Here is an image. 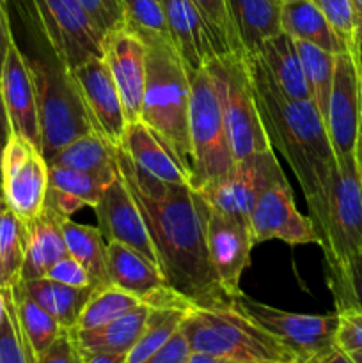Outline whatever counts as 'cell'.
Here are the masks:
<instances>
[{
	"label": "cell",
	"instance_id": "42",
	"mask_svg": "<svg viewBox=\"0 0 362 363\" xmlns=\"http://www.w3.org/2000/svg\"><path fill=\"white\" fill-rule=\"evenodd\" d=\"M78 2L87 11L89 18L103 38L109 32L123 27L124 13L121 0H78Z\"/></svg>",
	"mask_w": 362,
	"mask_h": 363
},
{
	"label": "cell",
	"instance_id": "47",
	"mask_svg": "<svg viewBox=\"0 0 362 363\" xmlns=\"http://www.w3.org/2000/svg\"><path fill=\"white\" fill-rule=\"evenodd\" d=\"M7 6H9V0H0V73H2V66L4 60H6L7 50H9L11 43L14 41Z\"/></svg>",
	"mask_w": 362,
	"mask_h": 363
},
{
	"label": "cell",
	"instance_id": "24",
	"mask_svg": "<svg viewBox=\"0 0 362 363\" xmlns=\"http://www.w3.org/2000/svg\"><path fill=\"white\" fill-rule=\"evenodd\" d=\"M62 218L64 216H59L52 209L43 208V211L27 223V250L20 282L45 279L48 269L66 257Z\"/></svg>",
	"mask_w": 362,
	"mask_h": 363
},
{
	"label": "cell",
	"instance_id": "28",
	"mask_svg": "<svg viewBox=\"0 0 362 363\" xmlns=\"http://www.w3.org/2000/svg\"><path fill=\"white\" fill-rule=\"evenodd\" d=\"M280 30L297 41H307L334 55L350 50V46L336 34L312 0H283Z\"/></svg>",
	"mask_w": 362,
	"mask_h": 363
},
{
	"label": "cell",
	"instance_id": "1",
	"mask_svg": "<svg viewBox=\"0 0 362 363\" xmlns=\"http://www.w3.org/2000/svg\"><path fill=\"white\" fill-rule=\"evenodd\" d=\"M121 179L137 202L163 279L194 307H229L206 247L208 202L192 184L165 183L116 149Z\"/></svg>",
	"mask_w": 362,
	"mask_h": 363
},
{
	"label": "cell",
	"instance_id": "27",
	"mask_svg": "<svg viewBox=\"0 0 362 363\" xmlns=\"http://www.w3.org/2000/svg\"><path fill=\"white\" fill-rule=\"evenodd\" d=\"M234 39L245 55L280 32L283 0H224Z\"/></svg>",
	"mask_w": 362,
	"mask_h": 363
},
{
	"label": "cell",
	"instance_id": "34",
	"mask_svg": "<svg viewBox=\"0 0 362 363\" xmlns=\"http://www.w3.org/2000/svg\"><path fill=\"white\" fill-rule=\"evenodd\" d=\"M27 250V223L11 209L0 213V289L14 286L21 279Z\"/></svg>",
	"mask_w": 362,
	"mask_h": 363
},
{
	"label": "cell",
	"instance_id": "40",
	"mask_svg": "<svg viewBox=\"0 0 362 363\" xmlns=\"http://www.w3.org/2000/svg\"><path fill=\"white\" fill-rule=\"evenodd\" d=\"M312 4L322 11L336 34L351 48L357 34V13L351 0H312Z\"/></svg>",
	"mask_w": 362,
	"mask_h": 363
},
{
	"label": "cell",
	"instance_id": "6",
	"mask_svg": "<svg viewBox=\"0 0 362 363\" xmlns=\"http://www.w3.org/2000/svg\"><path fill=\"white\" fill-rule=\"evenodd\" d=\"M206 69L219 92L234 162L252 152L273 149L263 126L247 55L243 52L224 53L209 60Z\"/></svg>",
	"mask_w": 362,
	"mask_h": 363
},
{
	"label": "cell",
	"instance_id": "49",
	"mask_svg": "<svg viewBox=\"0 0 362 363\" xmlns=\"http://www.w3.org/2000/svg\"><path fill=\"white\" fill-rule=\"evenodd\" d=\"M9 2H14L18 7H20L21 14H23L25 20L28 21L31 27H34L35 30L41 32V27H39V20H38V13H35L34 7V0H9Z\"/></svg>",
	"mask_w": 362,
	"mask_h": 363
},
{
	"label": "cell",
	"instance_id": "3",
	"mask_svg": "<svg viewBox=\"0 0 362 363\" xmlns=\"http://www.w3.org/2000/svg\"><path fill=\"white\" fill-rule=\"evenodd\" d=\"M141 121L172 145L192 176L190 71L170 39L146 45Z\"/></svg>",
	"mask_w": 362,
	"mask_h": 363
},
{
	"label": "cell",
	"instance_id": "46",
	"mask_svg": "<svg viewBox=\"0 0 362 363\" xmlns=\"http://www.w3.org/2000/svg\"><path fill=\"white\" fill-rule=\"evenodd\" d=\"M190 353L192 351L187 337H185L183 330L180 328L162 350L156 351L153 357H149L142 363H187Z\"/></svg>",
	"mask_w": 362,
	"mask_h": 363
},
{
	"label": "cell",
	"instance_id": "26",
	"mask_svg": "<svg viewBox=\"0 0 362 363\" xmlns=\"http://www.w3.org/2000/svg\"><path fill=\"white\" fill-rule=\"evenodd\" d=\"M151 307L141 303L121 318L92 330H71L84 354H128L148 325Z\"/></svg>",
	"mask_w": 362,
	"mask_h": 363
},
{
	"label": "cell",
	"instance_id": "29",
	"mask_svg": "<svg viewBox=\"0 0 362 363\" xmlns=\"http://www.w3.org/2000/svg\"><path fill=\"white\" fill-rule=\"evenodd\" d=\"M116 149V145L110 144L105 137L91 131L59 149L57 155L46 160V163L50 167H62L114 179L117 176Z\"/></svg>",
	"mask_w": 362,
	"mask_h": 363
},
{
	"label": "cell",
	"instance_id": "33",
	"mask_svg": "<svg viewBox=\"0 0 362 363\" xmlns=\"http://www.w3.org/2000/svg\"><path fill=\"white\" fill-rule=\"evenodd\" d=\"M11 296H13L14 308H16L18 319L23 328L25 335H27L28 342H31L34 353L41 354L62 335L66 330L59 325L53 315H50L45 308L39 307L31 296L23 291L21 284H14L9 287Z\"/></svg>",
	"mask_w": 362,
	"mask_h": 363
},
{
	"label": "cell",
	"instance_id": "14",
	"mask_svg": "<svg viewBox=\"0 0 362 363\" xmlns=\"http://www.w3.org/2000/svg\"><path fill=\"white\" fill-rule=\"evenodd\" d=\"M251 230L256 245L265 241H283L290 247L319 245L314 222L297 209L286 177L259 195L251 213Z\"/></svg>",
	"mask_w": 362,
	"mask_h": 363
},
{
	"label": "cell",
	"instance_id": "56",
	"mask_svg": "<svg viewBox=\"0 0 362 363\" xmlns=\"http://www.w3.org/2000/svg\"><path fill=\"white\" fill-rule=\"evenodd\" d=\"M7 208V202H6V197H4V190H2V183H0V213H4Z\"/></svg>",
	"mask_w": 362,
	"mask_h": 363
},
{
	"label": "cell",
	"instance_id": "5",
	"mask_svg": "<svg viewBox=\"0 0 362 363\" xmlns=\"http://www.w3.org/2000/svg\"><path fill=\"white\" fill-rule=\"evenodd\" d=\"M38 94L41 155L50 160L75 138L94 131L71 71L60 60L28 59Z\"/></svg>",
	"mask_w": 362,
	"mask_h": 363
},
{
	"label": "cell",
	"instance_id": "19",
	"mask_svg": "<svg viewBox=\"0 0 362 363\" xmlns=\"http://www.w3.org/2000/svg\"><path fill=\"white\" fill-rule=\"evenodd\" d=\"M0 89L14 135H20L41 151L38 94L27 57L16 41L11 43L0 73Z\"/></svg>",
	"mask_w": 362,
	"mask_h": 363
},
{
	"label": "cell",
	"instance_id": "57",
	"mask_svg": "<svg viewBox=\"0 0 362 363\" xmlns=\"http://www.w3.org/2000/svg\"><path fill=\"white\" fill-rule=\"evenodd\" d=\"M353 4V9L357 13V18H362V0H351Z\"/></svg>",
	"mask_w": 362,
	"mask_h": 363
},
{
	"label": "cell",
	"instance_id": "4",
	"mask_svg": "<svg viewBox=\"0 0 362 363\" xmlns=\"http://www.w3.org/2000/svg\"><path fill=\"white\" fill-rule=\"evenodd\" d=\"M194 353L251 363H297L293 354L266 330L229 307H192L181 325Z\"/></svg>",
	"mask_w": 362,
	"mask_h": 363
},
{
	"label": "cell",
	"instance_id": "11",
	"mask_svg": "<svg viewBox=\"0 0 362 363\" xmlns=\"http://www.w3.org/2000/svg\"><path fill=\"white\" fill-rule=\"evenodd\" d=\"M284 177L275 152L270 149L236 160L229 174L195 190L216 211L251 225V213L259 195Z\"/></svg>",
	"mask_w": 362,
	"mask_h": 363
},
{
	"label": "cell",
	"instance_id": "2",
	"mask_svg": "<svg viewBox=\"0 0 362 363\" xmlns=\"http://www.w3.org/2000/svg\"><path fill=\"white\" fill-rule=\"evenodd\" d=\"M259 113L272 147L295 172L316 230L325 220L336 156L327 126L311 99L286 98L247 55Z\"/></svg>",
	"mask_w": 362,
	"mask_h": 363
},
{
	"label": "cell",
	"instance_id": "15",
	"mask_svg": "<svg viewBox=\"0 0 362 363\" xmlns=\"http://www.w3.org/2000/svg\"><path fill=\"white\" fill-rule=\"evenodd\" d=\"M254 245L248 223L216 211L208 204L206 247L220 287L231 301L243 293L240 287L241 275L251 262V252Z\"/></svg>",
	"mask_w": 362,
	"mask_h": 363
},
{
	"label": "cell",
	"instance_id": "7",
	"mask_svg": "<svg viewBox=\"0 0 362 363\" xmlns=\"http://www.w3.org/2000/svg\"><path fill=\"white\" fill-rule=\"evenodd\" d=\"M192 186L220 179L233 169L234 158L215 82L206 67L190 73Z\"/></svg>",
	"mask_w": 362,
	"mask_h": 363
},
{
	"label": "cell",
	"instance_id": "9",
	"mask_svg": "<svg viewBox=\"0 0 362 363\" xmlns=\"http://www.w3.org/2000/svg\"><path fill=\"white\" fill-rule=\"evenodd\" d=\"M231 305L275 337L297 363H318L337 347V312L327 315L297 314L270 307L243 293Z\"/></svg>",
	"mask_w": 362,
	"mask_h": 363
},
{
	"label": "cell",
	"instance_id": "32",
	"mask_svg": "<svg viewBox=\"0 0 362 363\" xmlns=\"http://www.w3.org/2000/svg\"><path fill=\"white\" fill-rule=\"evenodd\" d=\"M295 45H297L298 55H300L302 69H304L305 84H307L311 101L314 103L323 123H327L334 69H336V55L307 41H297L295 39Z\"/></svg>",
	"mask_w": 362,
	"mask_h": 363
},
{
	"label": "cell",
	"instance_id": "8",
	"mask_svg": "<svg viewBox=\"0 0 362 363\" xmlns=\"http://www.w3.org/2000/svg\"><path fill=\"white\" fill-rule=\"evenodd\" d=\"M318 236L329 273L362 252V186L357 156L336 162L325 220L318 227Z\"/></svg>",
	"mask_w": 362,
	"mask_h": 363
},
{
	"label": "cell",
	"instance_id": "18",
	"mask_svg": "<svg viewBox=\"0 0 362 363\" xmlns=\"http://www.w3.org/2000/svg\"><path fill=\"white\" fill-rule=\"evenodd\" d=\"M92 209L98 218L99 233L106 241L126 245L144 255L153 264L158 266L144 216L137 208V202L133 201L124 181L121 179L119 170H117L116 179L103 190L98 204Z\"/></svg>",
	"mask_w": 362,
	"mask_h": 363
},
{
	"label": "cell",
	"instance_id": "35",
	"mask_svg": "<svg viewBox=\"0 0 362 363\" xmlns=\"http://www.w3.org/2000/svg\"><path fill=\"white\" fill-rule=\"evenodd\" d=\"M190 308L180 307H158L151 308L148 325L142 332L141 339L137 340L130 353L126 354V363H142L149 357L162 350L174 333L183 325L185 315L188 314Z\"/></svg>",
	"mask_w": 362,
	"mask_h": 363
},
{
	"label": "cell",
	"instance_id": "10",
	"mask_svg": "<svg viewBox=\"0 0 362 363\" xmlns=\"http://www.w3.org/2000/svg\"><path fill=\"white\" fill-rule=\"evenodd\" d=\"M34 7L45 41L67 69L103 55V35L78 0H34Z\"/></svg>",
	"mask_w": 362,
	"mask_h": 363
},
{
	"label": "cell",
	"instance_id": "41",
	"mask_svg": "<svg viewBox=\"0 0 362 363\" xmlns=\"http://www.w3.org/2000/svg\"><path fill=\"white\" fill-rule=\"evenodd\" d=\"M192 2L197 6V9L201 11L202 16L206 18V21H208L209 27L213 28L216 38L220 39L224 48H226L227 52H241L236 39H234L233 28H231L229 18H227L224 0H192Z\"/></svg>",
	"mask_w": 362,
	"mask_h": 363
},
{
	"label": "cell",
	"instance_id": "30",
	"mask_svg": "<svg viewBox=\"0 0 362 363\" xmlns=\"http://www.w3.org/2000/svg\"><path fill=\"white\" fill-rule=\"evenodd\" d=\"M25 293L59 321L64 330H73L92 293V287H70L48 279L20 282Z\"/></svg>",
	"mask_w": 362,
	"mask_h": 363
},
{
	"label": "cell",
	"instance_id": "25",
	"mask_svg": "<svg viewBox=\"0 0 362 363\" xmlns=\"http://www.w3.org/2000/svg\"><path fill=\"white\" fill-rule=\"evenodd\" d=\"M114 179L80 172V170L48 165V191H46L45 208L52 209L59 216L70 218L84 206L94 208L103 190Z\"/></svg>",
	"mask_w": 362,
	"mask_h": 363
},
{
	"label": "cell",
	"instance_id": "58",
	"mask_svg": "<svg viewBox=\"0 0 362 363\" xmlns=\"http://www.w3.org/2000/svg\"><path fill=\"white\" fill-rule=\"evenodd\" d=\"M348 354H350V358L355 363H362V351H350Z\"/></svg>",
	"mask_w": 362,
	"mask_h": 363
},
{
	"label": "cell",
	"instance_id": "31",
	"mask_svg": "<svg viewBox=\"0 0 362 363\" xmlns=\"http://www.w3.org/2000/svg\"><path fill=\"white\" fill-rule=\"evenodd\" d=\"M62 233L67 254L73 255L87 269L92 289L110 286L109 250L99 229L82 225L71 218H62Z\"/></svg>",
	"mask_w": 362,
	"mask_h": 363
},
{
	"label": "cell",
	"instance_id": "20",
	"mask_svg": "<svg viewBox=\"0 0 362 363\" xmlns=\"http://www.w3.org/2000/svg\"><path fill=\"white\" fill-rule=\"evenodd\" d=\"M170 41L190 73L202 69L215 57L231 53L192 0H163Z\"/></svg>",
	"mask_w": 362,
	"mask_h": 363
},
{
	"label": "cell",
	"instance_id": "23",
	"mask_svg": "<svg viewBox=\"0 0 362 363\" xmlns=\"http://www.w3.org/2000/svg\"><path fill=\"white\" fill-rule=\"evenodd\" d=\"M248 57L261 66L270 82L286 98L311 99L293 38L280 30L279 34L266 39L254 53H248Z\"/></svg>",
	"mask_w": 362,
	"mask_h": 363
},
{
	"label": "cell",
	"instance_id": "38",
	"mask_svg": "<svg viewBox=\"0 0 362 363\" xmlns=\"http://www.w3.org/2000/svg\"><path fill=\"white\" fill-rule=\"evenodd\" d=\"M2 294L6 315L0 325V363H38V354L32 350L18 319L9 287L2 289Z\"/></svg>",
	"mask_w": 362,
	"mask_h": 363
},
{
	"label": "cell",
	"instance_id": "43",
	"mask_svg": "<svg viewBox=\"0 0 362 363\" xmlns=\"http://www.w3.org/2000/svg\"><path fill=\"white\" fill-rule=\"evenodd\" d=\"M339 315V328L336 333V344L339 350L362 351V312L355 308L336 311Z\"/></svg>",
	"mask_w": 362,
	"mask_h": 363
},
{
	"label": "cell",
	"instance_id": "44",
	"mask_svg": "<svg viewBox=\"0 0 362 363\" xmlns=\"http://www.w3.org/2000/svg\"><path fill=\"white\" fill-rule=\"evenodd\" d=\"M45 279L53 280V282L64 284L70 287H92L91 277H89L87 269L78 262L73 255L67 254L60 261H57L52 268L48 269Z\"/></svg>",
	"mask_w": 362,
	"mask_h": 363
},
{
	"label": "cell",
	"instance_id": "36",
	"mask_svg": "<svg viewBox=\"0 0 362 363\" xmlns=\"http://www.w3.org/2000/svg\"><path fill=\"white\" fill-rule=\"evenodd\" d=\"M141 303L142 301L137 296L114 286V284L99 287V289H92L91 296H89L87 303L82 311L80 319L73 330L98 328V326L106 325V323L124 315L126 312L133 311Z\"/></svg>",
	"mask_w": 362,
	"mask_h": 363
},
{
	"label": "cell",
	"instance_id": "21",
	"mask_svg": "<svg viewBox=\"0 0 362 363\" xmlns=\"http://www.w3.org/2000/svg\"><path fill=\"white\" fill-rule=\"evenodd\" d=\"M121 147L144 172L165 183L192 184L190 170L174 151L172 145L163 140L155 130L146 126L142 121L128 124Z\"/></svg>",
	"mask_w": 362,
	"mask_h": 363
},
{
	"label": "cell",
	"instance_id": "54",
	"mask_svg": "<svg viewBox=\"0 0 362 363\" xmlns=\"http://www.w3.org/2000/svg\"><path fill=\"white\" fill-rule=\"evenodd\" d=\"M355 46L362 55V21L357 20V34H355Z\"/></svg>",
	"mask_w": 362,
	"mask_h": 363
},
{
	"label": "cell",
	"instance_id": "55",
	"mask_svg": "<svg viewBox=\"0 0 362 363\" xmlns=\"http://www.w3.org/2000/svg\"><path fill=\"white\" fill-rule=\"evenodd\" d=\"M6 315V301H4V294L2 289H0V325H2V319Z\"/></svg>",
	"mask_w": 362,
	"mask_h": 363
},
{
	"label": "cell",
	"instance_id": "22",
	"mask_svg": "<svg viewBox=\"0 0 362 363\" xmlns=\"http://www.w3.org/2000/svg\"><path fill=\"white\" fill-rule=\"evenodd\" d=\"M110 284L137 296L142 303L151 301L169 287L156 264L117 241H106Z\"/></svg>",
	"mask_w": 362,
	"mask_h": 363
},
{
	"label": "cell",
	"instance_id": "48",
	"mask_svg": "<svg viewBox=\"0 0 362 363\" xmlns=\"http://www.w3.org/2000/svg\"><path fill=\"white\" fill-rule=\"evenodd\" d=\"M11 135H13V128H11L9 116H7L6 103H4L2 89H0V160H2V152L6 149L7 142H9Z\"/></svg>",
	"mask_w": 362,
	"mask_h": 363
},
{
	"label": "cell",
	"instance_id": "17",
	"mask_svg": "<svg viewBox=\"0 0 362 363\" xmlns=\"http://www.w3.org/2000/svg\"><path fill=\"white\" fill-rule=\"evenodd\" d=\"M103 59L119 91L126 123H137L146 87L144 41L123 25L103 38Z\"/></svg>",
	"mask_w": 362,
	"mask_h": 363
},
{
	"label": "cell",
	"instance_id": "13",
	"mask_svg": "<svg viewBox=\"0 0 362 363\" xmlns=\"http://www.w3.org/2000/svg\"><path fill=\"white\" fill-rule=\"evenodd\" d=\"M362 124V84L355 46L337 53L327 112V133L336 162L353 158Z\"/></svg>",
	"mask_w": 362,
	"mask_h": 363
},
{
	"label": "cell",
	"instance_id": "60",
	"mask_svg": "<svg viewBox=\"0 0 362 363\" xmlns=\"http://www.w3.org/2000/svg\"><path fill=\"white\" fill-rule=\"evenodd\" d=\"M357 20H361V21H362V18H357Z\"/></svg>",
	"mask_w": 362,
	"mask_h": 363
},
{
	"label": "cell",
	"instance_id": "37",
	"mask_svg": "<svg viewBox=\"0 0 362 363\" xmlns=\"http://www.w3.org/2000/svg\"><path fill=\"white\" fill-rule=\"evenodd\" d=\"M124 27L144 41V45L160 39H170L165 11L160 0H121Z\"/></svg>",
	"mask_w": 362,
	"mask_h": 363
},
{
	"label": "cell",
	"instance_id": "52",
	"mask_svg": "<svg viewBox=\"0 0 362 363\" xmlns=\"http://www.w3.org/2000/svg\"><path fill=\"white\" fill-rule=\"evenodd\" d=\"M318 363H355L353 360L350 358V354L346 353V351L339 350V347H336V350L332 351V353L327 354L325 358H323L322 362Z\"/></svg>",
	"mask_w": 362,
	"mask_h": 363
},
{
	"label": "cell",
	"instance_id": "12",
	"mask_svg": "<svg viewBox=\"0 0 362 363\" xmlns=\"http://www.w3.org/2000/svg\"><path fill=\"white\" fill-rule=\"evenodd\" d=\"M0 183L7 208L28 223L45 208L48 163L38 147L20 135H11L0 160Z\"/></svg>",
	"mask_w": 362,
	"mask_h": 363
},
{
	"label": "cell",
	"instance_id": "51",
	"mask_svg": "<svg viewBox=\"0 0 362 363\" xmlns=\"http://www.w3.org/2000/svg\"><path fill=\"white\" fill-rule=\"evenodd\" d=\"M187 363H251V362H238V360H231V358L213 357V354L194 353V351H192V353L188 354Z\"/></svg>",
	"mask_w": 362,
	"mask_h": 363
},
{
	"label": "cell",
	"instance_id": "50",
	"mask_svg": "<svg viewBox=\"0 0 362 363\" xmlns=\"http://www.w3.org/2000/svg\"><path fill=\"white\" fill-rule=\"evenodd\" d=\"M82 363H126V354H84Z\"/></svg>",
	"mask_w": 362,
	"mask_h": 363
},
{
	"label": "cell",
	"instance_id": "39",
	"mask_svg": "<svg viewBox=\"0 0 362 363\" xmlns=\"http://www.w3.org/2000/svg\"><path fill=\"white\" fill-rule=\"evenodd\" d=\"M329 287L336 311L355 308L362 312V252L348 259L339 269L329 273Z\"/></svg>",
	"mask_w": 362,
	"mask_h": 363
},
{
	"label": "cell",
	"instance_id": "59",
	"mask_svg": "<svg viewBox=\"0 0 362 363\" xmlns=\"http://www.w3.org/2000/svg\"><path fill=\"white\" fill-rule=\"evenodd\" d=\"M355 53H357V62H358V71H361V84H362V55H361V52L357 50V46H355Z\"/></svg>",
	"mask_w": 362,
	"mask_h": 363
},
{
	"label": "cell",
	"instance_id": "45",
	"mask_svg": "<svg viewBox=\"0 0 362 363\" xmlns=\"http://www.w3.org/2000/svg\"><path fill=\"white\" fill-rule=\"evenodd\" d=\"M38 363H82L80 351L71 330H66L45 353L39 354Z\"/></svg>",
	"mask_w": 362,
	"mask_h": 363
},
{
	"label": "cell",
	"instance_id": "53",
	"mask_svg": "<svg viewBox=\"0 0 362 363\" xmlns=\"http://www.w3.org/2000/svg\"><path fill=\"white\" fill-rule=\"evenodd\" d=\"M355 156H357V167H358V176H361V186H362V124H361V131H358V140H357V151H355Z\"/></svg>",
	"mask_w": 362,
	"mask_h": 363
},
{
	"label": "cell",
	"instance_id": "16",
	"mask_svg": "<svg viewBox=\"0 0 362 363\" xmlns=\"http://www.w3.org/2000/svg\"><path fill=\"white\" fill-rule=\"evenodd\" d=\"M71 74L84 99L94 131L119 147L128 123L119 91L103 55L85 60L71 69Z\"/></svg>",
	"mask_w": 362,
	"mask_h": 363
},
{
	"label": "cell",
	"instance_id": "61",
	"mask_svg": "<svg viewBox=\"0 0 362 363\" xmlns=\"http://www.w3.org/2000/svg\"><path fill=\"white\" fill-rule=\"evenodd\" d=\"M160 2H163V0H160Z\"/></svg>",
	"mask_w": 362,
	"mask_h": 363
}]
</instances>
